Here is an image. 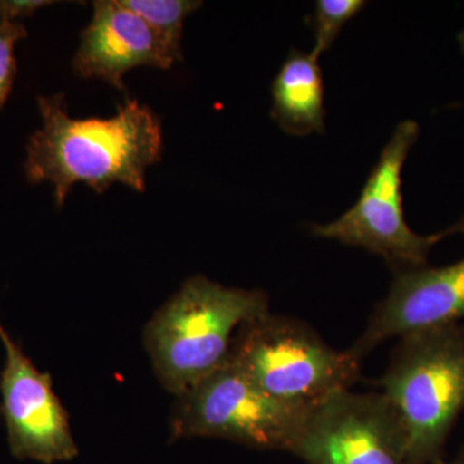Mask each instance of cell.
Returning <instances> with one entry per match:
<instances>
[{"label": "cell", "instance_id": "6da1fadb", "mask_svg": "<svg viewBox=\"0 0 464 464\" xmlns=\"http://www.w3.org/2000/svg\"><path fill=\"white\" fill-rule=\"evenodd\" d=\"M42 130L30 137L25 172L32 183L50 182L61 208L75 183L103 194L121 182L146 190V169L161 159L163 134L158 115L127 99L109 119L67 115L63 93L39 97Z\"/></svg>", "mask_w": 464, "mask_h": 464}, {"label": "cell", "instance_id": "7a4b0ae2", "mask_svg": "<svg viewBox=\"0 0 464 464\" xmlns=\"http://www.w3.org/2000/svg\"><path fill=\"white\" fill-rule=\"evenodd\" d=\"M267 314L262 290L227 288L201 275L186 280L143 331L163 389L177 398L212 374L227 362L241 326Z\"/></svg>", "mask_w": 464, "mask_h": 464}, {"label": "cell", "instance_id": "3957f363", "mask_svg": "<svg viewBox=\"0 0 464 464\" xmlns=\"http://www.w3.org/2000/svg\"><path fill=\"white\" fill-rule=\"evenodd\" d=\"M405 436V464L444 459L445 444L464 411V326L411 333L380 380Z\"/></svg>", "mask_w": 464, "mask_h": 464}, {"label": "cell", "instance_id": "277c9868", "mask_svg": "<svg viewBox=\"0 0 464 464\" xmlns=\"http://www.w3.org/2000/svg\"><path fill=\"white\" fill-rule=\"evenodd\" d=\"M227 360L274 399L308 408L351 390L362 371L350 351L334 350L310 326L273 314L241 326Z\"/></svg>", "mask_w": 464, "mask_h": 464}, {"label": "cell", "instance_id": "5b68a950", "mask_svg": "<svg viewBox=\"0 0 464 464\" xmlns=\"http://www.w3.org/2000/svg\"><path fill=\"white\" fill-rule=\"evenodd\" d=\"M311 408L286 404L226 362L177 396L170 435L222 439L258 450L288 451Z\"/></svg>", "mask_w": 464, "mask_h": 464}, {"label": "cell", "instance_id": "8992f818", "mask_svg": "<svg viewBox=\"0 0 464 464\" xmlns=\"http://www.w3.org/2000/svg\"><path fill=\"white\" fill-rule=\"evenodd\" d=\"M418 134L415 121L400 123L353 207L331 224L314 225L313 234L381 256L395 270L427 265L433 246L453 232L418 235L406 224L401 174Z\"/></svg>", "mask_w": 464, "mask_h": 464}, {"label": "cell", "instance_id": "52a82bcc", "mask_svg": "<svg viewBox=\"0 0 464 464\" xmlns=\"http://www.w3.org/2000/svg\"><path fill=\"white\" fill-rule=\"evenodd\" d=\"M289 453L307 464H405V436L383 393L344 390L313 406Z\"/></svg>", "mask_w": 464, "mask_h": 464}, {"label": "cell", "instance_id": "ba28073f", "mask_svg": "<svg viewBox=\"0 0 464 464\" xmlns=\"http://www.w3.org/2000/svg\"><path fill=\"white\" fill-rule=\"evenodd\" d=\"M0 341L5 350L0 374L2 413L12 456L43 464L75 459L79 448L51 375L34 366L2 324Z\"/></svg>", "mask_w": 464, "mask_h": 464}, {"label": "cell", "instance_id": "9c48e42d", "mask_svg": "<svg viewBox=\"0 0 464 464\" xmlns=\"http://www.w3.org/2000/svg\"><path fill=\"white\" fill-rule=\"evenodd\" d=\"M464 319V258L456 264L399 268L386 298L348 351L360 360L391 338Z\"/></svg>", "mask_w": 464, "mask_h": 464}, {"label": "cell", "instance_id": "30bf717a", "mask_svg": "<svg viewBox=\"0 0 464 464\" xmlns=\"http://www.w3.org/2000/svg\"><path fill=\"white\" fill-rule=\"evenodd\" d=\"M182 56L121 0H97L81 35L72 70L84 79H101L125 91L124 75L134 67L170 69Z\"/></svg>", "mask_w": 464, "mask_h": 464}, {"label": "cell", "instance_id": "8fae6325", "mask_svg": "<svg viewBox=\"0 0 464 464\" xmlns=\"http://www.w3.org/2000/svg\"><path fill=\"white\" fill-rule=\"evenodd\" d=\"M317 60L293 50L273 83L274 119L293 136L324 130V83Z\"/></svg>", "mask_w": 464, "mask_h": 464}, {"label": "cell", "instance_id": "7c38bea8", "mask_svg": "<svg viewBox=\"0 0 464 464\" xmlns=\"http://www.w3.org/2000/svg\"><path fill=\"white\" fill-rule=\"evenodd\" d=\"M121 3L148 23L179 56H182L183 24L188 14L203 5L194 0H121Z\"/></svg>", "mask_w": 464, "mask_h": 464}, {"label": "cell", "instance_id": "4fadbf2b", "mask_svg": "<svg viewBox=\"0 0 464 464\" xmlns=\"http://www.w3.org/2000/svg\"><path fill=\"white\" fill-rule=\"evenodd\" d=\"M366 3L362 0H319L315 3L310 26L315 36V45L311 52L314 57L319 58L337 39L342 27L351 18L364 9Z\"/></svg>", "mask_w": 464, "mask_h": 464}, {"label": "cell", "instance_id": "5bb4252c", "mask_svg": "<svg viewBox=\"0 0 464 464\" xmlns=\"http://www.w3.org/2000/svg\"><path fill=\"white\" fill-rule=\"evenodd\" d=\"M26 36L25 26L20 21L0 17V109L8 100L16 75L14 45Z\"/></svg>", "mask_w": 464, "mask_h": 464}, {"label": "cell", "instance_id": "9a60e30c", "mask_svg": "<svg viewBox=\"0 0 464 464\" xmlns=\"http://www.w3.org/2000/svg\"><path fill=\"white\" fill-rule=\"evenodd\" d=\"M47 0H2L0 2V17L9 21H18L20 18L30 17L38 9L51 5Z\"/></svg>", "mask_w": 464, "mask_h": 464}, {"label": "cell", "instance_id": "2e32d148", "mask_svg": "<svg viewBox=\"0 0 464 464\" xmlns=\"http://www.w3.org/2000/svg\"><path fill=\"white\" fill-rule=\"evenodd\" d=\"M435 464H464V449L460 450V453L458 454L456 459L450 460V462H445L444 459L439 460Z\"/></svg>", "mask_w": 464, "mask_h": 464}, {"label": "cell", "instance_id": "e0dca14e", "mask_svg": "<svg viewBox=\"0 0 464 464\" xmlns=\"http://www.w3.org/2000/svg\"><path fill=\"white\" fill-rule=\"evenodd\" d=\"M451 232L453 234H464V216L462 219L457 222L456 225L451 226Z\"/></svg>", "mask_w": 464, "mask_h": 464}, {"label": "cell", "instance_id": "ac0fdd59", "mask_svg": "<svg viewBox=\"0 0 464 464\" xmlns=\"http://www.w3.org/2000/svg\"><path fill=\"white\" fill-rule=\"evenodd\" d=\"M458 41H459L460 48H462V51L464 52V32L458 35Z\"/></svg>", "mask_w": 464, "mask_h": 464}]
</instances>
